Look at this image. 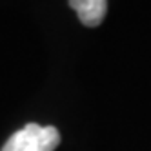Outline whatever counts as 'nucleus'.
<instances>
[{"mask_svg": "<svg viewBox=\"0 0 151 151\" xmlns=\"http://www.w3.org/2000/svg\"><path fill=\"white\" fill-rule=\"evenodd\" d=\"M60 142V133L53 126L27 124L7 138L2 151H55Z\"/></svg>", "mask_w": 151, "mask_h": 151, "instance_id": "f257e3e1", "label": "nucleus"}, {"mask_svg": "<svg viewBox=\"0 0 151 151\" xmlns=\"http://www.w3.org/2000/svg\"><path fill=\"white\" fill-rule=\"evenodd\" d=\"M69 6L77 11L80 22L89 27L100 26L107 13V0H69Z\"/></svg>", "mask_w": 151, "mask_h": 151, "instance_id": "f03ea898", "label": "nucleus"}]
</instances>
